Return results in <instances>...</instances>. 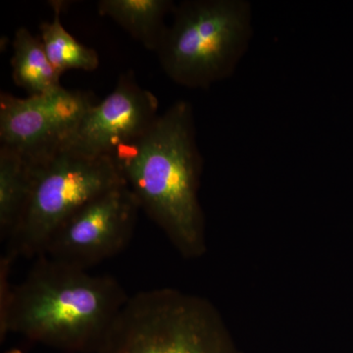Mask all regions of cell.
<instances>
[{"label":"cell","instance_id":"cell-10","mask_svg":"<svg viewBox=\"0 0 353 353\" xmlns=\"http://www.w3.org/2000/svg\"><path fill=\"white\" fill-rule=\"evenodd\" d=\"M34 164L12 148L0 145V234L9 240L31 196Z\"/></svg>","mask_w":353,"mask_h":353},{"label":"cell","instance_id":"cell-5","mask_svg":"<svg viewBox=\"0 0 353 353\" xmlns=\"http://www.w3.org/2000/svg\"><path fill=\"white\" fill-rule=\"evenodd\" d=\"M126 183L113 157H92L59 150L34 164L31 196L17 229L9 239L8 252L39 257L53 233L88 201Z\"/></svg>","mask_w":353,"mask_h":353},{"label":"cell","instance_id":"cell-3","mask_svg":"<svg viewBox=\"0 0 353 353\" xmlns=\"http://www.w3.org/2000/svg\"><path fill=\"white\" fill-rule=\"evenodd\" d=\"M157 54L176 85L208 88L234 74L252 34V6L245 0H185Z\"/></svg>","mask_w":353,"mask_h":353},{"label":"cell","instance_id":"cell-11","mask_svg":"<svg viewBox=\"0 0 353 353\" xmlns=\"http://www.w3.org/2000/svg\"><path fill=\"white\" fill-rule=\"evenodd\" d=\"M12 46V79L28 95L46 94L62 87L61 77L51 65L41 37L20 27L14 36Z\"/></svg>","mask_w":353,"mask_h":353},{"label":"cell","instance_id":"cell-7","mask_svg":"<svg viewBox=\"0 0 353 353\" xmlns=\"http://www.w3.org/2000/svg\"><path fill=\"white\" fill-rule=\"evenodd\" d=\"M141 209L127 183L113 188L70 216L50 236L41 255L88 270L125 248Z\"/></svg>","mask_w":353,"mask_h":353},{"label":"cell","instance_id":"cell-2","mask_svg":"<svg viewBox=\"0 0 353 353\" xmlns=\"http://www.w3.org/2000/svg\"><path fill=\"white\" fill-rule=\"evenodd\" d=\"M113 159L141 208L185 255L203 250L197 187L202 159L194 111L179 101Z\"/></svg>","mask_w":353,"mask_h":353},{"label":"cell","instance_id":"cell-8","mask_svg":"<svg viewBox=\"0 0 353 353\" xmlns=\"http://www.w3.org/2000/svg\"><path fill=\"white\" fill-rule=\"evenodd\" d=\"M158 116L157 97L128 72L108 97L88 109L64 148L88 157H112L121 146L145 134Z\"/></svg>","mask_w":353,"mask_h":353},{"label":"cell","instance_id":"cell-1","mask_svg":"<svg viewBox=\"0 0 353 353\" xmlns=\"http://www.w3.org/2000/svg\"><path fill=\"white\" fill-rule=\"evenodd\" d=\"M36 259L0 313L1 338L17 333L65 352H97L130 296L110 276Z\"/></svg>","mask_w":353,"mask_h":353},{"label":"cell","instance_id":"cell-9","mask_svg":"<svg viewBox=\"0 0 353 353\" xmlns=\"http://www.w3.org/2000/svg\"><path fill=\"white\" fill-rule=\"evenodd\" d=\"M175 6L171 0H101L97 2V11L157 53L168 30L165 20Z\"/></svg>","mask_w":353,"mask_h":353},{"label":"cell","instance_id":"cell-12","mask_svg":"<svg viewBox=\"0 0 353 353\" xmlns=\"http://www.w3.org/2000/svg\"><path fill=\"white\" fill-rule=\"evenodd\" d=\"M64 2L52 1L53 15L50 22H43L39 26L41 39L44 50L53 68L61 77L69 70H83L92 72L99 65L97 50L88 48L77 41L61 22V12Z\"/></svg>","mask_w":353,"mask_h":353},{"label":"cell","instance_id":"cell-4","mask_svg":"<svg viewBox=\"0 0 353 353\" xmlns=\"http://www.w3.org/2000/svg\"><path fill=\"white\" fill-rule=\"evenodd\" d=\"M95 353H234L208 303L171 289L129 299Z\"/></svg>","mask_w":353,"mask_h":353},{"label":"cell","instance_id":"cell-6","mask_svg":"<svg viewBox=\"0 0 353 353\" xmlns=\"http://www.w3.org/2000/svg\"><path fill=\"white\" fill-rule=\"evenodd\" d=\"M88 92L63 87L25 99L0 94V145L12 148L32 164L63 150L88 109Z\"/></svg>","mask_w":353,"mask_h":353}]
</instances>
